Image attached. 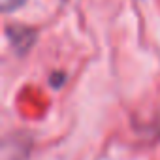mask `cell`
I'll return each mask as SVG.
<instances>
[{
	"label": "cell",
	"mask_w": 160,
	"mask_h": 160,
	"mask_svg": "<svg viewBox=\"0 0 160 160\" xmlns=\"http://www.w3.org/2000/svg\"><path fill=\"white\" fill-rule=\"evenodd\" d=\"M8 36H10L12 45L19 53H25L34 42V32L27 27H12V28H8Z\"/></svg>",
	"instance_id": "obj_1"
},
{
	"label": "cell",
	"mask_w": 160,
	"mask_h": 160,
	"mask_svg": "<svg viewBox=\"0 0 160 160\" xmlns=\"http://www.w3.org/2000/svg\"><path fill=\"white\" fill-rule=\"evenodd\" d=\"M27 2V0H0V8H2L6 13L8 12H13V10H17L19 6H23Z\"/></svg>",
	"instance_id": "obj_2"
}]
</instances>
